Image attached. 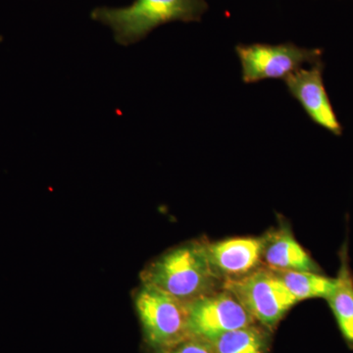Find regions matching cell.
<instances>
[{"label": "cell", "mask_w": 353, "mask_h": 353, "mask_svg": "<svg viewBox=\"0 0 353 353\" xmlns=\"http://www.w3.org/2000/svg\"><path fill=\"white\" fill-rule=\"evenodd\" d=\"M141 280L187 303L224 287L209 262L205 240L189 241L167 250L146 267Z\"/></svg>", "instance_id": "6da1fadb"}, {"label": "cell", "mask_w": 353, "mask_h": 353, "mask_svg": "<svg viewBox=\"0 0 353 353\" xmlns=\"http://www.w3.org/2000/svg\"><path fill=\"white\" fill-rule=\"evenodd\" d=\"M208 10L206 0H134L129 6L95 8L92 18L110 28L115 41L128 46L145 39L160 26L199 22Z\"/></svg>", "instance_id": "7a4b0ae2"}, {"label": "cell", "mask_w": 353, "mask_h": 353, "mask_svg": "<svg viewBox=\"0 0 353 353\" xmlns=\"http://www.w3.org/2000/svg\"><path fill=\"white\" fill-rule=\"evenodd\" d=\"M134 305L145 340L153 350L163 353L190 336L189 303L143 283Z\"/></svg>", "instance_id": "3957f363"}, {"label": "cell", "mask_w": 353, "mask_h": 353, "mask_svg": "<svg viewBox=\"0 0 353 353\" xmlns=\"http://www.w3.org/2000/svg\"><path fill=\"white\" fill-rule=\"evenodd\" d=\"M230 290L257 324L273 332L299 301L271 269L262 266L250 275L227 281Z\"/></svg>", "instance_id": "277c9868"}, {"label": "cell", "mask_w": 353, "mask_h": 353, "mask_svg": "<svg viewBox=\"0 0 353 353\" xmlns=\"http://www.w3.org/2000/svg\"><path fill=\"white\" fill-rule=\"evenodd\" d=\"M236 52L245 83L271 79L285 80L305 64L321 62L323 55L320 48H301L292 43L238 44Z\"/></svg>", "instance_id": "5b68a950"}, {"label": "cell", "mask_w": 353, "mask_h": 353, "mask_svg": "<svg viewBox=\"0 0 353 353\" xmlns=\"http://www.w3.org/2000/svg\"><path fill=\"white\" fill-rule=\"evenodd\" d=\"M252 316L224 287L189 303V332L192 336L210 341L250 325Z\"/></svg>", "instance_id": "8992f818"}, {"label": "cell", "mask_w": 353, "mask_h": 353, "mask_svg": "<svg viewBox=\"0 0 353 353\" xmlns=\"http://www.w3.org/2000/svg\"><path fill=\"white\" fill-rule=\"evenodd\" d=\"M323 70L324 64L318 62L310 65V68L297 70L288 76L284 82L290 94L316 125L334 136H341L343 126L325 88Z\"/></svg>", "instance_id": "52a82bcc"}, {"label": "cell", "mask_w": 353, "mask_h": 353, "mask_svg": "<svg viewBox=\"0 0 353 353\" xmlns=\"http://www.w3.org/2000/svg\"><path fill=\"white\" fill-rule=\"evenodd\" d=\"M261 246V236L205 240L209 262L224 283L245 277L262 267Z\"/></svg>", "instance_id": "ba28073f"}, {"label": "cell", "mask_w": 353, "mask_h": 353, "mask_svg": "<svg viewBox=\"0 0 353 353\" xmlns=\"http://www.w3.org/2000/svg\"><path fill=\"white\" fill-rule=\"evenodd\" d=\"M260 236L262 266L271 270L323 273L320 265L296 241L287 221H279L277 227Z\"/></svg>", "instance_id": "9c48e42d"}, {"label": "cell", "mask_w": 353, "mask_h": 353, "mask_svg": "<svg viewBox=\"0 0 353 353\" xmlns=\"http://www.w3.org/2000/svg\"><path fill=\"white\" fill-rule=\"evenodd\" d=\"M340 266L334 289L326 301L333 313L343 340L353 350V272L350 266L348 240L339 252Z\"/></svg>", "instance_id": "30bf717a"}, {"label": "cell", "mask_w": 353, "mask_h": 353, "mask_svg": "<svg viewBox=\"0 0 353 353\" xmlns=\"http://www.w3.org/2000/svg\"><path fill=\"white\" fill-rule=\"evenodd\" d=\"M271 332L253 324L229 332L212 341L216 353H269Z\"/></svg>", "instance_id": "8fae6325"}, {"label": "cell", "mask_w": 353, "mask_h": 353, "mask_svg": "<svg viewBox=\"0 0 353 353\" xmlns=\"http://www.w3.org/2000/svg\"><path fill=\"white\" fill-rule=\"evenodd\" d=\"M297 301L323 299L326 301L334 289V279L323 273L306 271L273 270Z\"/></svg>", "instance_id": "7c38bea8"}, {"label": "cell", "mask_w": 353, "mask_h": 353, "mask_svg": "<svg viewBox=\"0 0 353 353\" xmlns=\"http://www.w3.org/2000/svg\"><path fill=\"white\" fill-rule=\"evenodd\" d=\"M163 353H216L210 341L189 336Z\"/></svg>", "instance_id": "4fadbf2b"}]
</instances>
